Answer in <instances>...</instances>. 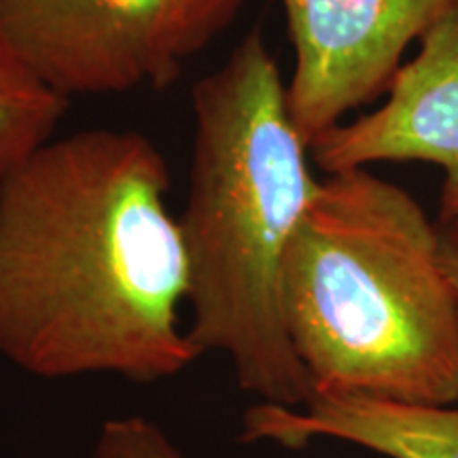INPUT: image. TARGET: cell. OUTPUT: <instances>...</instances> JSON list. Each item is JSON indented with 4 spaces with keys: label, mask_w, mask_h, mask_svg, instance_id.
Instances as JSON below:
<instances>
[{
    "label": "cell",
    "mask_w": 458,
    "mask_h": 458,
    "mask_svg": "<svg viewBox=\"0 0 458 458\" xmlns=\"http://www.w3.org/2000/svg\"><path fill=\"white\" fill-rule=\"evenodd\" d=\"M170 165L136 130L51 139L0 179V359L41 380L181 376L187 257Z\"/></svg>",
    "instance_id": "6da1fadb"
},
{
    "label": "cell",
    "mask_w": 458,
    "mask_h": 458,
    "mask_svg": "<svg viewBox=\"0 0 458 458\" xmlns=\"http://www.w3.org/2000/svg\"><path fill=\"white\" fill-rule=\"evenodd\" d=\"M191 164L179 215L187 257V334L232 365L263 403L312 397L283 317V263L317 196L310 145L286 105L259 30L191 89Z\"/></svg>",
    "instance_id": "7a4b0ae2"
},
{
    "label": "cell",
    "mask_w": 458,
    "mask_h": 458,
    "mask_svg": "<svg viewBox=\"0 0 458 458\" xmlns=\"http://www.w3.org/2000/svg\"><path fill=\"white\" fill-rule=\"evenodd\" d=\"M283 317L312 394L458 403V301L437 221L369 168L327 174L283 263Z\"/></svg>",
    "instance_id": "3957f363"
},
{
    "label": "cell",
    "mask_w": 458,
    "mask_h": 458,
    "mask_svg": "<svg viewBox=\"0 0 458 458\" xmlns=\"http://www.w3.org/2000/svg\"><path fill=\"white\" fill-rule=\"evenodd\" d=\"M293 47L286 105L303 140L386 94L411 43L458 0H280Z\"/></svg>",
    "instance_id": "277c9868"
},
{
    "label": "cell",
    "mask_w": 458,
    "mask_h": 458,
    "mask_svg": "<svg viewBox=\"0 0 458 458\" xmlns=\"http://www.w3.org/2000/svg\"><path fill=\"white\" fill-rule=\"evenodd\" d=\"M0 34L66 100L165 88L181 71L165 0H0Z\"/></svg>",
    "instance_id": "5b68a950"
},
{
    "label": "cell",
    "mask_w": 458,
    "mask_h": 458,
    "mask_svg": "<svg viewBox=\"0 0 458 458\" xmlns=\"http://www.w3.org/2000/svg\"><path fill=\"white\" fill-rule=\"evenodd\" d=\"M325 174L382 162H427L444 170L439 225H458V9L418 41L394 72L385 102L342 122L310 145Z\"/></svg>",
    "instance_id": "8992f818"
},
{
    "label": "cell",
    "mask_w": 458,
    "mask_h": 458,
    "mask_svg": "<svg viewBox=\"0 0 458 458\" xmlns=\"http://www.w3.org/2000/svg\"><path fill=\"white\" fill-rule=\"evenodd\" d=\"M240 437L291 450L335 439L385 458H458V408L363 394H312L300 408L259 401L244 414Z\"/></svg>",
    "instance_id": "52a82bcc"
},
{
    "label": "cell",
    "mask_w": 458,
    "mask_h": 458,
    "mask_svg": "<svg viewBox=\"0 0 458 458\" xmlns=\"http://www.w3.org/2000/svg\"><path fill=\"white\" fill-rule=\"evenodd\" d=\"M68 100L49 89L0 34V179L55 139Z\"/></svg>",
    "instance_id": "ba28073f"
},
{
    "label": "cell",
    "mask_w": 458,
    "mask_h": 458,
    "mask_svg": "<svg viewBox=\"0 0 458 458\" xmlns=\"http://www.w3.org/2000/svg\"><path fill=\"white\" fill-rule=\"evenodd\" d=\"M246 0H165L168 41L179 64L208 47L236 20Z\"/></svg>",
    "instance_id": "9c48e42d"
},
{
    "label": "cell",
    "mask_w": 458,
    "mask_h": 458,
    "mask_svg": "<svg viewBox=\"0 0 458 458\" xmlns=\"http://www.w3.org/2000/svg\"><path fill=\"white\" fill-rule=\"evenodd\" d=\"M89 458H185L157 422L145 416H117L96 435Z\"/></svg>",
    "instance_id": "30bf717a"
},
{
    "label": "cell",
    "mask_w": 458,
    "mask_h": 458,
    "mask_svg": "<svg viewBox=\"0 0 458 458\" xmlns=\"http://www.w3.org/2000/svg\"><path fill=\"white\" fill-rule=\"evenodd\" d=\"M439 242H442V261L458 301V225H439Z\"/></svg>",
    "instance_id": "8fae6325"
}]
</instances>
